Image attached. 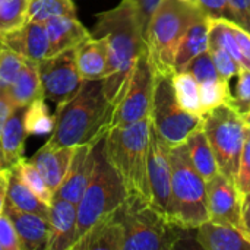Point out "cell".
<instances>
[{
	"mask_svg": "<svg viewBox=\"0 0 250 250\" xmlns=\"http://www.w3.org/2000/svg\"><path fill=\"white\" fill-rule=\"evenodd\" d=\"M92 35L105 41L108 60L103 89L110 104L116 105L141 53L146 48L136 10L130 1L122 0L116 7L98 13Z\"/></svg>",
	"mask_w": 250,
	"mask_h": 250,
	"instance_id": "obj_1",
	"label": "cell"
},
{
	"mask_svg": "<svg viewBox=\"0 0 250 250\" xmlns=\"http://www.w3.org/2000/svg\"><path fill=\"white\" fill-rule=\"evenodd\" d=\"M114 105L104 95L103 81H82L76 95L56 110L54 129L47 139L51 146L95 145L107 130Z\"/></svg>",
	"mask_w": 250,
	"mask_h": 250,
	"instance_id": "obj_2",
	"label": "cell"
},
{
	"mask_svg": "<svg viewBox=\"0 0 250 250\" xmlns=\"http://www.w3.org/2000/svg\"><path fill=\"white\" fill-rule=\"evenodd\" d=\"M151 117L126 126H113L104 136V152L119 174L127 196L151 202L148 180Z\"/></svg>",
	"mask_w": 250,
	"mask_h": 250,
	"instance_id": "obj_3",
	"label": "cell"
},
{
	"mask_svg": "<svg viewBox=\"0 0 250 250\" xmlns=\"http://www.w3.org/2000/svg\"><path fill=\"white\" fill-rule=\"evenodd\" d=\"M207 16L198 4L185 0H161L152 13L145 45L155 75H171L177 47L188 29Z\"/></svg>",
	"mask_w": 250,
	"mask_h": 250,
	"instance_id": "obj_4",
	"label": "cell"
},
{
	"mask_svg": "<svg viewBox=\"0 0 250 250\" xmlns=\"http://www.w3.org/2000/svg\"><path fill=\"white\" fill-rule=\"evenodd\" d=\"M123 250H170L180 246L188 231L158 212L141 196H126L119 208Z\"/></svg>",
	"mask_w": 250,
	"mask_h": 250,
	"instance_id": "obj_5",
	"label": "cell"
},
{
	"mask_svg": "<svg viewBox=\"0 0 250 250\" xmlns=\"http://www.w3.org/2000/svg\"><path fill=\"white\" fill-rule=\"evenodd\" d=\"M126 196L127 193L119 174L105 157L103 138L95 144V167L92 177L76 205L75 242L79 240L100 218L120 208Z\"/></svg>",
	"mask_w": 250,
	"mask_h": 250,
	"instance_id": "obj_6",
	"label": "cell"
},
{
	"mask_svg": "<svg viewBox=\"0 0 250 250\" xmlns=\"http://www.w3.org/2000/svg\"><path fill=\"white\" fill-rule=\"evenodd\" d=\"M170 163L174 221L186 230H195L209 220L207 182L192 166L185 144L170 148Z\"/></svg>",
	"mask_w": 250,
	"mask_h": 250,
	"instance_id": "obj_7",
	"label": "cell"
},
{
	"mask_svg": "<svg viewBox=\"0 0 250 250\" xmlns=\"http://www.w3.org/2000/svg\"><path fill=\"white\" fill-rule=\"evenodd\" d=\"M202 130L214 151L220 173L236 183L245 142V119L233 107L223 104L202 116Z\"/></svg>",
	"mask_w": 250,
	"mask_h": 250,
	"instance_id": "obj_8",
	"label": "cell"
},
{
	"mask_svg": "<svg viewBox=\"0 0 250 250\" xmlns=\"http://www.w3.org/2000/svg\"><path fill=\"white\" fill-rule=\"evenodd\" d=\"M151 125L170 148L185 144L195 130L202 127L201 116L188 113L179 105L171 75H155Z\"/></svg>",
	"mask_w": 250,
	"mask_h": 250,
	"instance_id": "obj_9",
	"label": "cell"
},
{
	"mask_svg": "<svg viewBox=\"0 0 250 250\" xmlns=\"http://www.w3.org/2000/svg\"><path fill=\"white\" fill-rule=\"evenodd\" d=\"M155 73L146 48L141 53L135 69L114 105L110 127L126 126L151 117Z\"/></svg>",
	"mask_w": 250,
	"mask_h": 250,
	"instance_id": "obj_10",
	"label": "cell"
},
{
	"mask_svg": "<svg viewBox=\"0 0 250 250\" xmlns=\"http://www.w3.org/2000/svg\"><path fill=\"white\" fill-rule=\"evenodd\" d=\"M44 98L56 104V110L67 104L79 91L82 78L76 64L75 50H66L44 59L38 64Z\"/></svg>",
	"mask_w": 250,
	"mask_h": 250,
	"instance_id": "obj_11",
	"label": "cell"
},
{
	"mask_svg": "<svg viewBox=\"0 0 250 250\" xmlns=\"http://www.w3.org/2000/svg\"><path fill=\"white\" fill-rule=\"evenodd\" d=\"M148 180H149V190H151V205L164 217L174 221L173 195H171L170 146L158 136L152 125H151V133H149Z\"/></svg>",
	"mask_w": 250,
	"mask_h": 250,
	"instance_id": "obj_12",
	"label": "cell"
},
{
	"mask_svg": "<svg viewBox=\"0 0 250 250\" xmlns=\"http://www.w3.org/2000/svg\"><path fill=\"white\" fill-rule=\"evenodd\" d=\"M242 201L243 195L236 183L223 173L215 174L207 182V208L209 220L230 224L245 231Z\"/></svg>",
	"mask_w": 250,
	"mask_h": 250,
	"instance_id": "obj_13",
	"label": "cell"
},
{
	"mask_svg": "<svg viewBox=\"0 0 250 250\" xmlns=\"http://www.w3.org/2000/svg\"><path fill=\"white\" fill-rule=\"evenodd\" d=\"M0 44L18 53L23 57L25 62H29L35 66L51 56L50 41L44 22L28 21L19 31L0 37Z\"/></svg>",
	"mask_w": 250,
	"mask_h": 250,
	"instance_id": "obj_14",
	"label": "cell"
},
{
	"mask_svg": "<svg viewBox=\"0 0 250 250\" xmlns=\"http://www.w3.org/2000/svg\"><path fill=\"white\" fill-rule=\"evenodd\" d=\"M94 167H95V145L85 144L76 146L66 177L59 186V189L56 190L53 198H60L78 205L92 177Z\"/></svg>",
	"mask_w": 250,
	"mask_h": 250,
	"instance_id": "obj_15",
	"label": "cell"
},
{
	"mask_svg": "<svg viewBox=\"0 0 250 250\" xmlns=\"http://www.w3.org/2000/svg\"><path fill=\"white\" fill-rule=\"evenodd\" d=\"M48 226L50 233L45 249L70 250L76 233V205L60 198H53L48 211Z\"/></svg>",
	"mask_w": 250,
	"mask_h": 250,
	"instance_id": "obj_16",
	"label": "cell"
},
{
	"mask_svg": "<svg viewBox=\"0 0 250 250\" xmlns=\"http://www.w3.org/2000/svg\"><path fill=\"white\" fill-rule=\"evenodd\" d=\"M75 149L76 146H51L44 144L31 158L53 196L66 177Z\"/></svg>",
	"mask_w": 250,
	"mask_h": 250,
	"instance_id": "obj_17",
	"label": "cell"
},
{
	"mask_svg": "<svg viewBox=\"0 0 250 250\" xmlns=\"http://www.w3.org/2000/svg\"><path fill=\"white\" fill-rule=\"evenodd\" d=\"M195 240L205 250H250L248 234L230 224L208 220L195 230Z\"/></svg>",
	"mask_w": 250,
	"mask_h": 250,
	"instance_id": "obj_18",
	"label": "cell"
},
{
	"mask_svg": "<svg viewBox=\"0 0 250 250\" xmlns=\"http://www.w3.org/2000/svg\"><path fill=\"white\" fill-rule=\"evenodd\" d=\"M70 250H123V226L119 208L100 218Z\"/></svg>",
	"mask_w": 250,
	"mask_h": 250,
	"instance_id": "obj_19",
	"label": "cell"
},
{
	"mask_svg": "<svg viewBox=\"0 0 250 250\" xmlns=\"http://www.w3.org/2000/svg\"><path fill=\"white\" fill-rule=\"evenodd\" d=\"M3 211L9 215V218L15 226L21 243V250L45 249L48 233H50V226L47 218L40 217L37 214L19 211L9 204H4Z\"/></svg>",
	"mask_w": 250,
	"mask_h": 250,
	"instance_id": "obj_20",
	"label": "cell"
},
{
	"mask_svg": "<svg viewBox=\"0 0 250 250\" xmlns=\"http://www.w3.org/2000/svg\"><path fill=\"white\" fill-rule=\"evenodd\" d=\"M44 25L50 41L51 56L66 50H75L91 37V32L76 16H54L45 21Z\"/></svg>",
	"mask_w": 250,
	"mask_h": 250,
	"instance_id": "obj_21",
	"label": "cell"
},
{
	"mask_svg": "<svg viewBox=\"0 0 250 250\" xmlns=\"http://www.w3.org/2000/svg\"><path fill=\"white\" fill-rule=\"evenodd\" d=\"M76 64L83 81H103L107 73V47L100 37H91L75 48Z\"/></svg>",
	"mask_w": 250,
	"mask_h": 250,
	"instance_id": "obj_22",
	"label": "cell"
},
{
	"mask_svg": "<svg viewBox=\"0 0 250 250\" xmlns=\"http://www.w3.org/2000/svg\"><path fill=\"white\" fill-rule=\"evenodd\" d=\"M7 97L13 108H26L32 101L44 98L38 66L25 62L16 79L7 89Z\"/></svg>",
	"mask_w": 250,
	"mask_h": 250,
	"instance_id": "obj_23",
	"label": "cell"
},
{
	"mask_svg": "<svg viewBox=\"0 0 250 250\" xmlns=\"http://www.w3.org/2000/svg\"><path fill=\"white\" fill-rule=\"evenodd\" d=\"M208 50H209V23H208V18H205L193 23L183 35L174 56V63H173L174 72L185 70V67L195 57H198L199 54Z\"/></svg>",
	"mask_w": 250,
	"mask_h": 250,
	"instance_id": "obj_24",
	"label": "cell"
},
{
	"mask_svg": "<svg viewBox=\"0 0 250 250\" xmlns=\"http://www.w3.org/2000/svg\"><path fill=\"white\" fill-rule=\"evenodd\" d=\"M25 108H15L7 117L1 132V154L6 167H13L19 160L23 158L25 151V126H23Z\"/></svg>",
	"mask_w": 250,
	"mask_h": 250,
	"instance_id": "obj_25",
	"label": "cell"
},
{
	"mask_svg": "<svg viewBox=\"0 0 250 250\" xmlns=\"http://www.w3.org/2000/svg\"><path fill=\"white\" fill-rule=\"evenodd\" d=\"M186 151H188V157L192 163V166L195 167V170L201 174V177L208 182L209 179H212L215 174L220 173L214 151L202 130L198 129L195 130L185 142Z\"/></svg>",
	"mask_w": 250,
	"mask_h": 250,
	"instance_id": "obj_26",
	"label": "cell"
},
{
	"mask_svg": "<svg viewBox=\"0 0 250 250\" xmlns=\"http://www.w3.org/2000/svg\"><path fill=\"white\" fill-rule=\"evenodd\" d=\"M12 168V167H10ZM6 204L15 207L19 211L37 214L40 217H44L48 220V211L50 205L44 204L19 177V174L12 168L9 185H7V193H6Z\"/></svg>",
	"mask_w": 250,
	"mask_h": 250,
	"instance_id": "obj_27",
	"label": "cell"
},
{
	"mask_svg": "<svg viewBox=\"0 0 250 250\" xmlns=\"http://www.w3.org/2000/svg\"><path fill=\"white\" fill-rule=\"evenodd\" d=\"M171 83L174 89L176 100L179 105L192 114L202 117L201 107V95H199V83L188 70H179L171 73Z\"/></svg>",
	"mask_w": 250,
	"mask_h": 250,
	"instance_id": "obj_28",
	"label": "cell"
},
{
	"mask_svg": "<svg viewBox=\"0 0 250 250\" xmlns=\"http://www.w3.org/2000/svg\"><path fill=\"white\" fill-rule=\"evenodd\" d=\"M56 119L50 114L48 107L44 101V98H38L32 101L23 113V126L26 135H35L42 136L47 133H51L54 129Z\"/></svg>",
	"mask_w": 250,
	"mask_h": 250,
	"instance_id": "obj_29",
	"label": "cell"
},
{
	"mask_svg": "<svg viewBox=\"0 0 250 250\" xmlns=\"http://www.w3.org/2000/svg\"><path fill=\"white\" fill-rule=\"evenodd\" d=\"M28 12L29 0H0V37L23 28Z\"/></svg>",
	"mask_w": 250,
	"mask_h": 250,
	"instance_id": "obj_30",
	"label": "cell"
},
{
	"mask_svg": "<svg viewBox=\"0 0 250 250\" xmlns=\"http://www.w3.org/2000/svg\"><path fill=\"white\" fill-rule=\"evenodd\" d=\"M54 16H76L73 0H29L28 21L45 22Z\"/></svg>",
	"mask_w": 250,
	"mask_h": 250,
	"instance_id": "obj_31",
	"label": "cell"
},
{
	"mask_svg": "<svg viewBox=\"0 0 250 250\" xmlns=\"http://www.w3.org/2000/svg\"><path fill=\"white\" fill-rule=\"evenodd\" d=\"M199 95H201V107L202 116L223 104H227L230 95V82L223 79L221 76L208 79L199 83Z\"/></svg>",
	"mask_w": 250,
	"mask_h": 250,
	"instance_id": "obj_32",
	"label": "cell"
},
{
	"mask_svg": "<svg viewBox=\"0 0 250 250\" xmlns=\"http://www.w3.org/2000/svg\"><path fill=\"white\" fill-rule=\"evenodd\" d=\"M12 168H15V171L19 174V177L22 179V182L47 205L51 204L53 201V193L50 192L48 186L45 185L44 179L41 177L40 171L37 170V167L32 164L31 160H19Z\"/></svg>",
	"mask_w": 250,
	"mask_h": 250,
	"instance_id": "obj_33",
	"label": "cell"
},
{
	"mask_svg": "<svg viewBox=\"0 0 250 250\" xmlns=\"http://www.w3.org/2000/svg\"><path fill=\"white\" fill-rule=\"evenodd\" d=\"M23 64L22 56L0 44V94L7 92Z\"/></svg>",
	"mask_w": 250,
	"mask_h": 250,
	"instance_id": "obj_34",
	"label": "cell"
},
{
	"mask_svg": "<svg viewBox=\"0 0 250 250\" xmlns=\"http://www.w3.org/2000/svg\"><path fill=\"white\" fill-rule=\"evenodd\" d=\"M234 79L236 85L233 89L230 88L227 104L245 117L250 113V70L242 69Z\"/></svg>",
	"mask_w": 250,
	"mask_h": 250,
	"instance_id": "obj_35",
	"label": "cell"
},
{
	"mask_svg": "<svg viewBox=\"0 0 250 250\" xmlns=\"http://www.w3.org/2000/svg\"><path fill=\"white\" fill-rule=\"evenodd\" d=\"M209 53H211V57L214 60L215 67H217V72L223 79L231 82L239 75V72L242 70L240 64L229 53H226L223 48L209 45Z\"/></svg>",
	"mask_w": 250,
	"mask_h": 250,
	"instance_id": "obj_36",
	"label": "cell"
},
{
	"mask_svg": "<svg viewBox=\"0 0 250 250\" xmlns=\"http://www.w3.org/2000/svg\"><path fill=\"white\" fill-rule=\"evenodd\" d=\"M185 70H188L189 73L193 75V78L198 81V83L204 82V81H208V79H214V78H218V72H217V67L214 64V60L211 57V53L209 50L199 54L198 57H195L186 67Z\"/></svg>",
	"mask_w": 250,
	"mask_h": 250,
	"instance_id": "obj_37",
	"label": "cell"
},
{
	"mask_svg": "<svg viewBox=\"0 0 250 250\" xmlns=\"http://www.w3.org/2000/svg\"><path fill=\"white\" fill-rule=\"evenodd\" d=\"M236 186L239 188L242 195H246L250 192V127L248 125H246V130H245L243 149H242L240 160H239Z\"/></svg>",
	"mask_w": 250,
	"mask_h": 250,
	"instance_id": "obj_38",
	"label": "cell"
},
{
	"mask_svg": "<svg viewBox=\"0 0 250 250\" xmlns=\"http://www.w3.org/2000/svg\"><path fill=\"white\" fill-rule=\"evenodd\" d=\"M196 4L207 18H218L236 23V15L230 0H196Z\"/></svg>",
	"mask_w": 250,
	"mask_h": 250,
	"instance_id": "obj_39",
	"label": "cell"
},
{
	"mask_svg": "<svg viewBox=\"0 0 250 250\" xmlns=\"http://www.w3.org/2000/svg\"><path fill=\"white\" fill-rule=\"evenodd\" d=\"M0 248L3 250H21L15 226L4 211L0 214Z\"/></svg>",
	"mask_w": 250,
	"mask_h": 250,
	"instance_id": "obj_40",
	"label": "cell"
},
{
	"mask_svg": "<svg viewBox=\"0 0 250 250\" xmlns=\"http://www.w3.org/2000/svg\"><path fill=\"white\" fill-rule=\"evenodd\" d=\"M129 1L136 10L138 21H139L141 29H142V34H144V40H145V34H146L149 21L152 18V13L157 9L158 3L161 0H129Z\"/></svg>",
	"mask_w": 250,
	"mask_h": 250,
	"instance_id": "obj_41",
	"label": "cell"
},
{
	"mask_svg": "<svg viewBox=\"0 0 250 250\" xmlns=\"http://www.w3.org/2000/svg\"><path fill=\"white\" fill-rule=\"evenodd\" d=\"M236 15V25L250 32V0H230Z\"/></svg>",
	"mask_w": 250,
	"mask_h": 250,
	"instance_id": "obj_42",
	"label": "cell"
},
{
	"mask_svg": "<svg viewBox=\"0 0 250 250\" xmlns=\"http://www.w3.org/2000/svg\"><path fill=\"white\" fill-rule=\"evenodd\" d=\"M13 105L7 97V94H0V139H1V132L4 127V123L7 120V117L10 116V113L13 111ZM4 160H3V154H1V145H0V168H4Z\"/></svg>",
	"mask_w": 250,
	"mask_h": 250,
	"instance_id": "obj_43",
	"label": "cell"
},
{
	"mask_svg": "<svg viewBox=\"0 0 250 250\" xmlns=\"http://www.w3.org/2000/svg\"><path fill=\"white\" fill-rule=\"evenodd\" d=\"M230 25H231L233 34L236 37V41H237L243 56L246 57V60L250 63V32L246 31V29H243L242 26L233 23V22H230Z\"/></svg>",
	"mask_w": 250,
	"mask_h": 250,
	"instance_id": "obj_44",
	"label": "cell"
},
{
	"mask_svg": "<svg viewBox=\"0 0 250 250\" xmlns=\"http://www.w3.org/2000/svg\"><path fill=\"white\" fill-rule=\"evenodd\" d=\"M10 167L0 168V214L4 209L6 204V193H7V185H9V177H10Z\"/></svg>",
	"mask_w": 250,
	"mask_h": 250,
	"instance_id": "obj_45",
	"label": "cell"
},
{
	"mask_svg": "<svg viewBox=\"0 0 250 250\" xmlns=\"http://www.w3.org/2000/svg\"><path fill=\"white\" fill-rule=\"evenodd\" d=\"M242 218H243V227L245 231L250 233V192L243 195L242 201Z\"/></svg>",
	"mask_w": 250,
	"mask_h": 250,
	"instance_id": "obj_46",
	"label": "cell"
},
{
	"mask_svg": "<svg viewBox=\"0 0 250 250\" xmlns=\"http://www.w3.org/2000/svg\"><path fill=\"white\" fill-rule=\"evenodd\" d=\"M243 119H245V123H246V125H248V126L250 127V113H249V114H246V116H245Z\"/></svg>",
	"mask_w": 250,
	"mask_h": 250,
	"instance_id": "obj_47",
	"label": "cell"
},
{
	"mask_svg": "<svg viewBox=\"0 0 250 250\" xmlns=\"http://www.w3.org/2000/svg\"><path fill=\"white\" fill-rule=\"evenodd\" d=\"M185 1H188V3H192V4H196V0H185Z\"/></svg>",
	"mask_w": 250,
	"mask_h": 250,
	"instance_id": "obj_48",
	"label": "cell"
},
{
	"mask_svg": "<svg viewBox=\"0 0 250 250\" xmlns=\"http://www.w3.org/2000/svg\"><path fill=\"white\" fill-rule=\"evenodd\" d=\"M248 234V237H249V240H250V233H246Z\"/></svg>",
	"mask_w": 250,
	"mask_h": 250,
	"instance_id": "obj_49",
	"label": "cell"
},
{
	"mask_svg": "<svg viewBox=\"0 0 250 250\" xmlns=\"http://www.w3.org/2000/svg\"><path fill=\"white\" fill-rule=\"evenodd\" d=\"M0 249H1V248H0Z\"/></svg>",
	"mask_w": 250,
	"mask_h": 250,
	"instance_id": "obj_50",
	"label": "cell"
}]
</instances>
